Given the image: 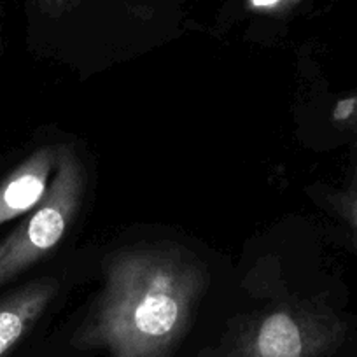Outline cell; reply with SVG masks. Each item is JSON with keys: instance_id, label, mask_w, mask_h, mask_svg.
Returning a JSON list of instances; mask_svg holds the SVG:
<instances>
[{"instance_id": "cell-2", "label": "cell", "mask_w": 357, "mask_h": 357, "mask_svg": "<svg viewBox=\"0 0 357 357\" xmlns=\"http://www.w3.org/2000/svg\"><path fill=\"white\" fill-rule=\"evenodd\" d=\"M349 324L326 305L291 300L238 317L197 357H333Z\"/></svg>"}, {"instance_id": "cell-6", "label": "cell", "mask_w": 357, "mask_h": 357, "mask_svg": "<svg viewBox=\"0 0 357 357\" xmlns=\"http://www.w3.org/2000/svg\"><path fill=\"white\" fill-rule=\"evenodd\" d=\"M333 205H335L336 212L342 215L343 221L347 222L350 233H352L354 242L357 245V188L336 195L333 198Z\"/></svg>"}, {"instance_id": "cell-3", "label": "cell", "mask_w": 357, "mask_h": 357, "mask_svg": "<svg viewBox=\"0 0 357 357\" xmlns=\"http://www.w3.org/2000/svg\"><path fill=\"white\" fill-rule=\"evenodd\" d=\"M84 186V167L74 147L60 146L56 170L44 200L0 242V287L56 249L81 207Z\"/></svg>"}, {"instance_id": "cell-9", "label": "cell", "mask_w": 357, "mask_h": 357, "mask_svg": "<svg viewBox=\"0 0 357 357\" xmlns=\"http://www.w3.org/2000/svg\"><path fill=\"white\" fill-rule=\"evenodd\" d=\"M39 4L43 6L46 11L53 13V15H58V13L63 11L67 0H39Z\"/></svg>"}, {"instance_id": "cell-1", "label": "cell", "mask_w": 357, "mask_h": 357, "mask_svg": "<svg viewBox=\"0 0 357 357\" xmlns=\"http://www.w3.org/2000/svg\"><path fill=\"white\" fill-rule=\"evenodd\" d=\"M207 282L202 261L184 247H126L104 264V286L72 347L107 357H174Z\"/></svg>"}, {"instance_id": "cell-4", "label": "cell", "mask_w": 357, "mask_h": 357, "mask_svg": "<svg viewBox=\"0 0 357 357\" xmlns=\"http://www.w3.org/2000/svg\"><path fill=\"white\" fill-rule=\"evenodd\" d=\"M60 146H46L30 154L0 183V226L37 207L50 190Z\"/></svg>"}, {"instance_id": "cell-7", "label": "cell", "mask_w": 357, "mask_h": 357, "mask_svg": "<svg viewBox=\"0 0 357 357\" xmlns=\"http://www.w3.org/2000/svg\"><path fill=\"white\" fill-rule=\"evenodd\" d=\"M301 0H247V8L256 13H266V15H280L294 6L300 4Z\"/></svg>"}, {"instance_id": "cell-5", "label": "cell", "mask_w": 357, "mask_h": 357, "mask_svg": "<svg viewBox=\"0 0 357 357\" xmlns=\"http://www.w3.org/2000/svg\"><path fill=\"white\" fill-rule=\"evenodd\" d=\"M58 294L56 280H36L0 300V357H8L32 331Z\"/></svg>"}, {"instance_id": "cell-8", "label": "cell", "mask_w": 357, "mask_h": 357, "mask_svg": "<svg viewBox=\"0 0 357 357\" xmlns=\"http://www.w3.org/2000/svg\"><path fill=\"white\" fill-rule=\"evenodd\" d=\"M333 118H335V121L357 128V97H350L340 102L335 107Z\"/></svg>"}]
</instances>
